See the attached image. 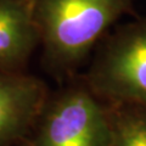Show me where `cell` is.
I'll return each mask as SVG.
<instances>
[{
  "label": "cell",
  "mask_w": 146,
  "mask_h": 146,
  "mask_svg": "<svg viewBox=\"0 0 146 146\" xmlns=\"http://www.w3.org/2000/svg\"><path fill=\"white\" fill-rule=\"evenodd\" d=\"M86 86L110 105L146 106V21L125 27L105 44Z\"/></svg>",
  "instance_id": "3957f363"
},
{
  "label": "cell",
  "mask_w": 146,
  "mask_h": 146,
  "mask_svg": "<svg viewBox=\"0 0 146 146\" xmlns=\"http://www.w3.org/2000/svg\"><path fill=\"white\" fill-rule=\"evenodd\" d=\"M35 0H0V71H22L40 42Z\"/></svg>",
  "instance_id": "5b68a950"
},
{
  "label": "cell",
  "mask_w": 146,
  "mask_h": 146,
  "mask_svg": "<svg viewBox=\"0 0 146 146\" xmlns=\"http://www.w3.org/2000/svg\"><path fill=\"white\" fill-rule=\"evenodd\" d=\"M129 3L130 0H35L34 20L45 60L57 70L77 66Z\"/></svg>",
  "instance_id": "6da1fadb"
},
{
  "label": "cell",
  "mask_w": 146,
  "mask_h": 146,
  "mask_svg": "<svg viewBox=\"0 0 146 146\" xmlns=\"http://www.w3.org/2000/svg\"><path fill=\"white\" fill-rule=\"evenodd\" d=\"M110 107L88 86H73L48 99L29 146H108Z\"/></svg>",
  "instance_id": "7a4b0ae2"
},
{
  "label": "cell",
  "mask_w": 146,
  "mask_h": 146,
  "mask_svg": "<svg viewBox=\"0 0 146 146\" xmlns=\"http://www.w3.org/2000/svg\"><path fill=\"white\" fill-rule=\"evenodd\" d=\"M111 140L108 146H146V106L108 105Z\"/></svg>",
  "instance_id": "8992f818"
},
{
  "label": "cell",
  "mask_w": 146,
  "mask_h": 146,
  "mask_svg": "<svg viewBox=\"0 0 146 146\" xmlns=\"http://www.w3.org/2000/svg\"><path fill=\"white\" fill-rule=\"evenodd\" d=\"M48 99L40 79L23 71H0V146L28 134Z\"/></svg>",
  "instance_id": "277c9868"
}]
</instances>
